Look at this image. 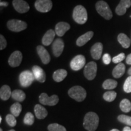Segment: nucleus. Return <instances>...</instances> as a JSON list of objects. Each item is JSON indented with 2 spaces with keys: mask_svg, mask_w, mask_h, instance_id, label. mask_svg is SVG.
Listing matches in <instances>:
<instances>
[{
  "mask_svg": "<svg viewBox=\"0 0 131 131\" xmlns=\"http://www.w3.org/2000/svg\"><path fill=\"white\" fill-rule=\"evenodd\" d=\"M73 18L78 24H83L88 20V13L84 7L78 5L74 8L72 14Z\"/></svg>",
  "mask_w": 131,
  "mask_h": 131,
  "instance_id": "2",
  "label": "nucleus"
},
{
  "mask_svg": "<svg viewBox=\"0 0 131 131\" xmlns=\"http://www.w3.org/2000/svg\"><path fill=\"white\" fill-rule=\"evenodd\" d=\"M37 50L42 63L45 64H48L50 61V57L46 49L42 46H38Z\"/></svg>",
  "mask_w": 131,
  "mask_h": 131,
  "instance_id": "15",
  "label": "nucleus"
},
{
  "mask_svg": "<svg viewBox=\"0 0 131 131\" xmlns=\"http://www.w3.org/2000/svg\"><path fill=\"white\" fill-rule=\"evenodd\" d=\"M121 110L124 112H129L131 111V103L127 99H123L119 104Z\"/></svg>",
  "mask_w": 131,
  "mask_h": 131,
  "instance_id": "29",
  "label": "nucleus"
},
{
  "mask_svg": "<svg viewBox=\"0 0 131 131\" xmlns=\"http://www.w3.org/2000/svg\"><path fill=\"white\" fill-rule=\"evenodd\" d=\"M118 119L119 122L126 124L127 126H131V117L125 115H120L118 117Z\"/></svg>",
  "mask_w": 131,
  "mask_h": 131,
  "instance_id": "33",
  "label": "nucleus"
},
{
  "mask_svg": "<svg viewBox=\"0 0 131 131\" xmlns=\"http://www.w3.org/2000/svg\"><path fill=\"white\" fill-rule=\"evenodd\" d=\"M68 72L64 69H58L54 72L53 79L56 82H61L66 77Z\"/></svg>",
  "mask_w": 131,
  "mask_h": 131,
  "instance_id": "24",
  "label": "nucleus"
},
{
  "mask_svg": "<svg viewBox=\"0 0 131 131\" xmlns=\"http://www.w3.org/2000/svg\"><path fill=\"white\" fill-rule=\"evenodd\" d=\"M23 55L19 50H16L11 54L9 58V64L12 68L19 66L22 61Z\"/></svg>",
  "mask_w": 131,
  "mask_h": 131,
  "instance_id": "11",
  "label": "nucleus"
},
{
  "mask_svg": "<svg viewBox=\"0 0 131 131\" xmlns=\"http://www.w3.org/2000/svg\"><path fill=\"white\" fill-rule=\"evenodd\" d=\"M123 89L126 93L131 92V76H129L126 80L124 83Z\"/></svg>",
  "mask_w": 131,
  "mask_h": 131,
  "instance_id": "35",
  "label": "nucleus"
},
{
  "mask_svg": "<svg viewBox=\"0 0 131 131\" xmlns=\"http://www.w3.org/2000/svg\"><path fill=\"white\" fill-rule=\"evenodd\" d=\"M97 71V65L94 61L90 62L85 66L84 75L87 79L92 80L95 78Z\"/></svg>",
  "mask_w": 131,
  "mask_h": 131,
  "instance_id": "7",
  "label": "nucleus"
},
{
  "mask_svg": "<svg viewBox=\"0 0 131 131\" xmlns=\"http://www.w3.org/2000/svg\"><path fill=\"white\" fill-rule=\"evenodd\" d=\"M123 131H131V128L129 126H126L125 127H124Z\"/></svg>",
  "mask_w": 131,
  "mask_h": 131,
  "instance_id": "41",
  "label": "nucleus"
},
{
  "mask_svg": "<svg viewBox=\"0 0 131 131\" xmlns=\"http://www.w3.org/2000/svg\"><path fill=\"white\" fill-rule=\"evenodd\" d=\"M34 112H35V116L37 118L40 119L45 118L48 114L46 109L40 104H36L35 108H34Z\"/></svg>",
  "mask_w": 131,
  "mask_h": 131,
  "instance_id": "20",
  "label": "nucleus"
},
{
  "mask_svg": "<svg viewBox=\"0 0 131 131\" xmlns=\"http://www.w3.org/2000/svg\"><path fill=\"white\" fill-rule=\"evenodd\" d=\"M34 73L29 70H25L20 73L19 77V83L23 88L30 86L35 80Z\"/></svg>",
  "mask_w": 131,
  "mask_h": 131,
  "instance_id": "5",
  "label": "nucleus"
},
{
  "mask_svg": "<svg viewBox=\"0 0 131 131\" xmlns=\"http://www.w3.org/2000/svg\"><path fill=\"white\" fill-rule=\"evenodd\" d=\"M93 36H94V32L92 31H89V32H86V34H83V35L78 37L77 40V45L79 47L83 46L89 41L90 40H91Z\"/></svg>",
  "mask_w": 131,
  "mask_h": 131,
  "instance_id": "19",
  "label": "nucleus"
},
{
  "mask_svg": "<svg viewBox=\"0 0 131 131\" xmlns=\"http://www.w3.org/2000/svg\"><path fill=\"white\" fill-rule=\"evenodd\" d=\"M125 69L126 67L123 63H120L118 64V65L116 66L112 71V75L114 77L116 78L122 77L125 72Z\"/></svg>",
  "mask_w": 131,
  "mask_h": 131,
  "instance_id": "22",
  "label": "nucleus"
},
{
  "mask_svg": "<svg viewBox=\"0 0 131 131\" xmlns=\"http://www.w3.org/2000/svg\"><path fill=\"white\" fill-rule=\"evenodd\" d=\"M47 129L49 131H66V129L63 126L60 125L57 123L49 124Z\"/></svg>",
  "mask_w": 131,
  "mask_h": 131,
  "instance_id": "32",
  "label": "nucleus"
},
{
  "mask_svg": "<svg viewBox=\"0 0 131 131\" xmlns=\"http://www.w3.org/2000/svg\"><path fill=\"white\" fill-rule=\"evenodd\" d=\"M35 7L38 12L46 13L52 9V2L51 0H37Z\"/></svg>",
  "mask_w": 131,
  "mask_h": 131,
  "instance_id": "9",
  "label": "nucleus"
},
{
  "mask_svg": "<svg viewBox=\"0 0 131 131\" xmlns=\"http://www.w3.org/2000/svg\"><path fill=\"white\" fill-rule=\"evenodd\" d=\"M1 121H2V117H0V123H1Z\"/></svg>",
  "mask_w": 131,
  "mask_h": 131,
  "instance_id": "44",
  "label": "nucleus"
},
{
  "mask_svg": "<svg viewBox=\"0 0 131 131\" xmlns=\"http://www.w3.org/2000/svg\"><path fill=\"white\" fill-rule=\"evenodd\" d=\"M32 72L35 78L40 83H44L46 81V73L41 68L38 66H34L32 68Z\"/></svg>",
  "mask_w": 131,
  "mask_h": 131,
  "instance_id": "16",
  "label": "nucleus"
},
{
  "mask_svg": "<svg viewBox=\"0 0 131 131\" xmlns=\"http://www.w3.org/2000/svg\"><path fill=\"white\" fill-rule=\"evenodd\" d=\"M127 73H128V74L131 76V68H130L128 70V72H127Z\"/></svg>",
  "mask_w": 131,
  "mask_h": 131,
  "instance_id": "42",
  "label": "nucleus"
},
{
  "mask_svg": "<svg viewBox=\"0 0 131 131\" xmlns=\"http://www.w3.org/2000/svg\"><path fill=\"white\" fill-rule=\"evenodd\" d=\"M12 4L16 11L20 14L28 12L30 9V6L28 3L24 0H14Z\"/></svg>",
  "mask_w": 131,
  "mask_h": 131,
  "instance_id": "12",
  "label": "nucleus"
},
{
  "mask_svg": "<svg viewBox=\"0 0 131 131\" xmlns=\"http://www.w3.org/2000/svg\"><path fill=\"white\" fill-rule=\"evenodd\" d=\"M99 124V117L96 113L90 112L87 113L84 118L83 126L88 131H95Z\"/></svg>",
  "mask_w": 131,
  "mask_h": 131,
  "instance_id": "1",
  "label": "nucleus"
},
{
  "mask_svg": "<svg viewBox=\"0 0 131 131\" xmlns=\"http://www.w3.org/2000/svg\"><path fill=\"white\" fill-rule=\"evenodd\" d=\"M64 44L63 41L60 38H57L52 45V50L54 56L56 57H60L63 51Z\"/></svg>",
  "mask_w": 131,
  "mask_h": 131,
  "instance_id": "13",
  "label": "nucleus"
},
{
  "mask_svg": "<svg viewBox=\"0 0 131 131\" xmlns=\"http://www.w3.org/2000/svg\"><path fill=\"white\" fill-rule=\"evenodd\" d=\"M118 41L123 47L127 49L130 45V40L126 35L124 34H119L118 36Z\"/></svg>",
  "mask_w": 131,
  "mask_h": 131,
  "instance_id": "25",
  "label": "nucleus"
},
{
  "mask_svg": "<svg viewBox=\"0 0 131 131\" xmlns=\"http://www.w3.org/2000/svg\"><path fill=\"white\" fill-rule=\"evenodd\" d=\"M103 61L105 64L108 65L109 64L111 61V57L110 55L108 53H105L103 57Z\"/></svg>",
  "mask_w": 131,
  "mask_h": 131,
  "instance_id": "38",
  "label": "nucleus"
},
{
  "mask_svg": "<svg viewBox=\"0 0 131 131\" xmlns=\"http://www.w3.org/2000/svg\"><path fill=\"white\" fill-rule=\"evenodd\" d=\"M131 6V0H121L115 9L116 14L118 15H123L126 12L127 8Z\"/></svg>",
  "mask_w": 131,
  "mask_h": 131,
  "instance_id": "14",
  "label": "nucleus"
},
{
  "mask_svg": "<svg viewBox=\"0 0 131 131\" xmlns=\"http://www.w3.org/2000/svg\"><path fill=\"white\" fill-rule=\"evenodd\" d=\"M85 63H86V58L83 55H77L70 62V68L75 71H78L84 66Z\"/></svg>",
  "mask_w": 131,
  "mask_h": 131,
  "instance_id": "10",
  "label": "nucleus"
},
{
  "mask_svg": "<svg viewBox=\"0 0 131 131\" xmlns=\"http://www.w3.org/2000/svg\"><path fill=\"white\" fill-rule=\"evenodd\" d=\"M68 94L70 98L78 102H81L86 97V91L84 88L80 86L72 87L69 90Z\"/></svg>",
  "mask_w": 131,
  "mask_h": 131,
  "instance_id": "4",
  "label": "nucleus"
},
{
  "mask_svg": "<svg viewBox=\"0 0 131 131\" xmlns=\"http://www.w3.org/2000/svg\"><path fill=\"white\" fill-rule=\"evenodd\" d=\"M40 102L43 105L53 106L56 105L59 101V98L57 95H53L51 96H49L46 93H42L39 97Z\"/></svg>",
  "mask_w": 131,
  "mask_h": 131,
  "instance_id": "8",
  "label": "nucleus"
},
{
  "mask_svg": "<svg viewBox=\"0 0 131 131\" xmlns=\"http://www.w3.org/2000/svg\"><path fill=\"white\" fill-rule=\"evenodd\" d=\"M34 121H35V118H34V116L32 113L27 112V114L25 115V117L24 118V123L26 124V125H32L34 124Z\"/></svg>",
  "mask_w": 131,
  "mask_h": 131,
  "instance_id": "31",
  "label": "nucleus"
},
{
  "mask_svg": "<svg viewBox=\"0 0 131 131\" xmlns=\"http://www.w3.org/2000/svg\"><path fill=\"white\" fill-rule=\"evenodd\" d=\"M6 46H7V41H6L4 36L2 35H0V49L3 50L6 48Z\"/></svg>",
  "mask_w": 131,
  "mask_h": 131,
  "instance_id": "37",
  "label": "nucleus"
},
{
  "mask_svg": "<svg viewBox=\"0 0 131 131\" xmlns=\"http://www.w3.org/2000/svg\"><path fill=\"white\" fill-rule=\"evenodd\" d=\"M117 81L112 79H107L104 81L103 84V88L104 89L111 90L114 89L117 86Z\"/></svg>",
  "mask_w": 131,
  "mask_h": 131,
  "instance_id": "27",
  "label": "nucleus"
},
{
  "mask_svg": "<svg viewBox=\"0 0 131 131\" xmlns=\"http://www.w3.org/2000/svg\"><path fill=\"white\" fill-rule=\"evenodd\" d=\"M12 97L15 100L22 102L26 98V94L23 91L21 90H15L12 93Z\"/></svg>",
  "mask_w": 131,
  "mask_h": 131,
  "instance_id": "26",
  "label": "nucleus"
},
{
  "mask_svg": "<svg viewBox=\"0 0 131 131\" xmlns=\"http://www.w3.org/2000/svg\"><path fill=\"white\" fill-rule=\"evenodd\" d=\"M70 28V26L68 23L60 22L55 26V33L58 37H62Z\"/></svg>",
  "mask_w": 131,
  "mask_h": 131,
  "instance_id": "18",
  "label": "nucleus"
},
{
  "mask_svg": "<svg viewBox=\"0 0 131 131\" xmlns=\"http://www.w3.org/2000/svg\"><path fill=\"white\" fill-rule=\"evenodd\" d=\"M6 120L7 123L9 124L10 126L14 127L16 124V120L15 116L12 114H8L6 117Z\"/></svg>",
  "mask_w": 131,
  "mask_h": 131,
  "instance_id": "34",
  "label": "nucleus"
},
{
  "mask_svg": "<svg viewBox=\"0 0 131 131\" xmlns=\"http://www.w3.org/2000/svg\"><path fill=\"white\" fill-rule=\"evenodd\" d=\"M96 10L97 12L104 19L109 20L112 18V12L107 3L104 1H99L96 3Z\"/></svg>",
  "mask_w": 131,
  "mask_h": 131,
  "instance_id": "3",
  "label": "nucleus"
},
{
  "mask_svg": "<svg viewBox=\"0 0 131 131\" xmlns=\"http://www.w3.org/2000/svg\"><path fill=\"white\" fill-rule=\"evenodd\" d=\"M9 131H15V130H14V129H12V130H9Z\"/></svg>",
  "mask_w": 131,
  "mask_h": 131,
  "instance_id": "45",
  "label": "nucleus"
},
{
  "mask_svg": "<svg viewBox=\"0 0 131 131\" xmlns=\"http://www.w3.org/2000/svg\"><path fill=\"white\" fill-rule=\"evenodd\" d=\"M8 3L7 2H2V1H1V3H0V5H1V6H8Z\"/></svg>",
  "mask_w": 131,
  "mask_h": 131,
  "instance_id": "40",
  "label": "nucleus"
},
{
  "mask_svg": "<svg viewBox=\"0 0 131 131\" xmlns=\"http://www.w3.org/2000/svg\"><path fill=\"white\" fill-rule=\"evenodd\" d=\"M126 61V63L127 64L131 65V53L129 54V55H127Z\"/></svg>",
  "mask_w": 131,
  "mask_h": 131,
  "instance_id": "39",
  "label": "nucleus"
},
{
  "mask_svg": "<svg viewBox=\"0 0 131 131\" xmlns=\"http://www.w3.org/2000/svg\"><path fill=\"white\" fill-rule=\"evenodd\" d=\"M117 96V93L114 91H107L103 95V98L104 100L108 102H112L115 99Z\"/></svg>",
  "mask_w": 131,
  "mask_h": 131,
  "instance_id": "30",
  "label": "nucleus"
},
{
  "mask_svg": "<svg viewBox=\"0 0 131 131\" xmlns=\"http://www.w3.org/2000/svg\"><path fill=\"white\" fill-rule=\"evenodd\" d=\"M110 131H119V130H118V129H112V130H110Z\"/></svg>",
  "mask_w": 131,
  "mask_h": 131,
  "instance_id": "43",
  "label": "nucleus"
},
{
  "mask_svg": "<svg viewBox=\"0 0 131 131\" xmlns=\"http://www.w3.org/2000/svg\"><path fill=\"white\" fill-rule=\"evenodd\" d=\"M125 58V54L124 53H121L117 56L114 57L112 59V61L114 63H120Z\"/></svg>",
  "mask_w": 131,
  "mask_h": 131,
  "instance_id": "36",
  "label": "nucleus"
},
{
  "mask_svg": "<svg viewBox=\"0 0 131 131\" xmlns=\"http://www.w3.org/2000/svg\"><path fill=\"white\" fill-rule=\"evenodd\" d=\"M21 111H22V106L19 103H15L11 106L10 112L15 117H18Z\"/></svg>",
  "mask_w": 131,
  "mask_h": 131,
  "instance_id": "28",
  "label": "nucleus"
},
{
  "mask_svg": "<svg viewBox=\"0 0 131 131\" xmlns=\"http://www.w3.org/2000/svg\"><path fill=\"white\" fill-rule=\"evenodd\" d=\"M55 36V32H54L53 30L50 29L47 30L42 37V43L45 46H49L53 41Z\"/></svg>",
  "mask_w": 131,
  "mask_h": 131,
  "instance_id": "21",
  "label": "nucleus"
},
{
  "mask_svg": "<svg viewBox=\"0 0 131 131\" xmlns=\"http://www.w3.org/2000/svg\"><path fill=\"white\" fill-rule=\"evenodd\" d=\"M7 26L10 30L15 32H19L25 30L27 24L23 21L19 19H11L7 23Z\"/></svg>",
  "mask_w": 131,
  "mask_h": 131,
  "instance_id": "6",
  "label": "nucleus"
},
{
  "mask_svg": "<svg viewBox=\"0 0 131 131\" xmlns=\"http://www.w3.org/2000/svg\"><path fill=\"white\" fill-rule=\"evenodd\" d=\"M103 45L101 42H96L91 49V53L92 58L95 60H99L103 52Z\"/></svg>",
  "mask_w": 131,
  "mask_h": 131,
  "instance_id": "17",
  "label": "nucleus"
},
{
  "mask_svg": "<svg viewBox=\"0 0 131 131\" xmlns=\"http://www.w3.org/2000/svg\"><path fill=\"white\" fill-rule=\"evenodd\" d=\"M0 131H3V130H2V129H0Z\"/></svg>",
  "mask_w": 131,
  "mask_h": 131,
  "instance_id": "46",
  "label": "nucleus"
},
{
  "mask_svg": "<svg viewBox=\"0 0 131 131\" xmlns=\"http://www.w3.org/2000/svg\"><path fill=\"white\" fill-rule=\"evenodd\" d=\"M12 93L10 87L7 85H4L0 89V98L3 100H7L12 96Z\"/></svg>",
  "mask_w": 131,
  "mask_h": 131,
  "instance_id": "23",
  "label": "nucleus"
}]
</instances>
